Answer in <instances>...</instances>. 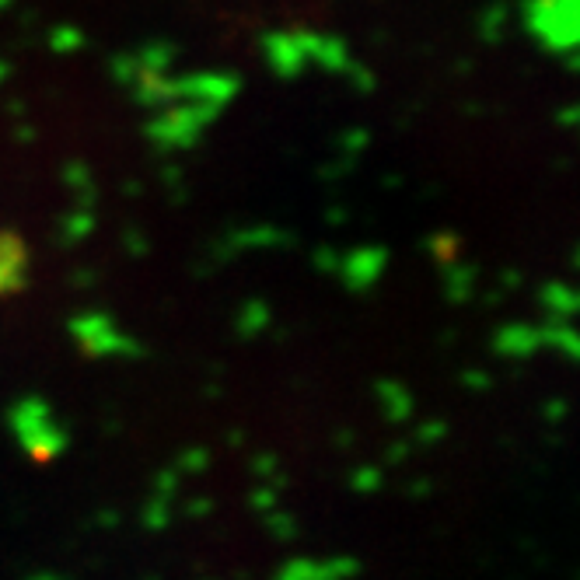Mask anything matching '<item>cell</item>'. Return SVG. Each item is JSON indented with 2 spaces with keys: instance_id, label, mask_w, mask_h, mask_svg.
Returning a JSON list of instances; mask_svg holds the SVG:
<instances>
[{
  "instance_id": "30bf717a",
  "label": "cell",
  "mask_w": 580,
  "mask_h": 580,
  "mask_svg": "<svg viewBox=\"0 0 580 580\" xmlns=\"http://www.w3.org/2000/svg\"><path fill=\"white\" fill-rule=\"evenodd\" d=\"M270 308H266L263 301H249L242 308V318H238V329L249 332V336H256V332H263L266 325H270Z\"/></svg>"
},
{
  "instance_id": "277c9868",
  "label": "cell",
  "mask_w": 580,
  "mask_h": 580,
  "mask_svg": "<svg viewBox=\"0 0 580 580\" xmlns=\"http://www.w3.org/2000/svg\"><path fill=\"white\" fill-rule=\"evenodd\" d=\"M263 53H266V63H270V70L277 77H284V81H294V77L301 74L304 67H308L297 32H273V35H266V39H263Z\"/></svg>"
},
{
  "instance_id": "52a82bcc",
  "label": "cell",
  "mask_w": 580,
  "mask_h": 580,
  "mask_svg": "<svg viewBox=\"0 0 580 580\" xmlns=\"http://www.w3.org/2000/svg\"><path fill=\"white\" fill-rule=\"evenodd\" d=\"M297 39H301V49H304V60L308 63H318V67L325 70H346L350 74V53H346V46L336 39V35H322V32H308V28H301L297 32Z\"/></svg>"
},
{
  "instance_id": "3957f363",
  "label": "cell",
  "mask_w": 580,
  "mask_h": 580,
  "mask_svg": "<svg viewBox=\"0 0 580 580\" xmlns=\"http://www.w3.org/2000/svg\"><path fill=\"white\" fill-rule=\"evenodd\" d=\"M70 332L74 339L84 346V353L91 357H116V353H137V343L112 322L102 311H88V315H77L70 322Z\"/></svg>"
},
{
  "instance_id": "5b68a950",
  "label": "cell",
  "mask_w": 580,
  "mask_h": 580,
  "mask_svg": "<svg viewBox=\"0 0 580 580\" xmlns=\"http://www.w3.org/2000/svg\"><path fill=\"white\" fill-rule=\"evenodd\" d=\"M385 266H388V252L378 249V245H371V249H353L339 263V277H343V284L350 290H367L385 273Z\"/></svg>"
},
{
  "instance_id": "4fadbf2b",
  "label": "cell",
  "mask_w": 580,
  "mask_h": 580,
  "mask_svg": "<svg viewBox=\"0 0 580 580\" xmlns=\"http://www.w3.org/2000/svg\"><path fill=\"white\" fill-rule=\"evenodd\" d=\"M4 77H7V63L0 60V81H4Z\"/></svg>"
},
{
  "instance_id": "7c38bea8",
  "label": "cell",
  "mask_w": 580,
  "mask_h": 580,
  "mask_svg": "<svg viewBox=\"0 0 580 580\" xmlns=\"http://www.w3.org/2000/svg\"><path fill=\"white\" fill-rule=\"evenodd\" d=\"M81 32L77 28H70V25H60V28H53V35H49V46L56 49V53H74L77 46H81Z\"/></svg>"
},
{
  "instance_id": "8fae6325",
  "label": "cell",
  "mask_w": 580,
  "mask_h": 580,
  "mask_svg": "<svg viewBox=\"0 0 580 580\" xmlns=\"http://www.w3.org/2000/svg\"><path fill=\"white\" fill-rule=\"evenodd\" d=\"M539 336H542V343L560 346V350L567 353V357H574V353H577V336H574V329H570L567 322L546 325V329H539Z\"/></svg>"
},
{
  "instance_id": "6da1fadb",
  "label": "cell",
  "mask_w": 580,
  "mask_h": 580,
  "mask_svg": "<svg viewBox=\"0 0 580 580\" xmlns=\"http://www.w3.org/2000/svg\"><path fill=\"white\" fill-rule=\"evenodd\" d=\"M580 0H525V25L549 53H574Z\"/></svg>"
},
{
  "instance_id": "9c48e42d",
  "label": "cell",
  "mask_w": 580,
  "mask_h": 580,
  "mask_svg": "<svg viewBox=\"0 0 580 580\" xmlns=\"http://www.w3.org/2000/svg\"><path fill=\"white\" fill-rule=\"evenodd\" d=\"M542 304H546V311L553 315V322H567V318L577 311V294L567 284L553 280V284L542 287Z\"/></svg>"
},
{
  "instance_id": "7a4b0ae2",
  "label": "cell",
  "mask_w": 580,
  "mask_h": 580,
  "mask_svg": "<svg viewBox=\"0 0 580 580\" xmlns=\"http://www.w3.org/2000/svg\"><path fill=\"white\" fill-rule=\"evenodd\" d=\"M221 109H210V105H193V102H172L165 109H158V116L147 123V137L154 140L165 151H179L200 140V133L207 130V123Z\"/></svg>"
},
{
  "instance_id": "8992f818",
  "label": "cell",
  "mask_w": 580,
  "mask_h": 580,
  "mask_svg": "<svg viewBox=\"0 0 580 580\" xmlns=\"http://www.w3.org/2000/svg\"><path fill=\"white\" fill-rule=\"evenodd\" d=\"M28 249L14 231H0V297L18 294L25 287Z\"/></svg>"
},
{
  "instance_id": "ba28073f",
  "label": "cell",
  "mask_w": 580,
  "mask_h": 580,
  "mask_svg": "<svg viewBox=\"0 0 580 580\" xmlns=\"http://www.w3.org/2000/svg\"><path fill=\"white\" fill-rule=\"evenodd\" d=\"M542 346V336L539 329H532V325H507V329H500L497 336V350L507 353V357H528V353H535Z\"/></svg>"
},
{
  "instance_id": "5bb4252c",
  "label": "cell",
  "mask_w": 580,
  "mask_h": 580,
  "mask_svg": "<svg viewBox=\"0 0 580 580\" xmlns=\"http://www.w3.org/2000/svg\"><path fill=\"white\" fill-rule=\"evenodd\" d=\"M4 4H7V0H0V7H4Z\"/></svg>"
}]
</instances>
